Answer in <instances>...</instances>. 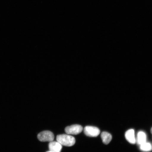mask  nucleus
I'll use <instances>...</instances> for the list:
<instances>
[{"mask_svg": "<svg viewBox=\"0 0 152 152\" xmlns=\"http://www.w3.org/2000/svg\"><path fill=\"white\" fill-rule=\"evenodd\" d=\"M56 140L62 145L66 147H72L75 145V137L67 134L58 135L57 136Z\"/></svg>", "mask_w": 152, "mask_h": 152, "instance_id": "f257e3e1", "label": "nucleus"}, {"mask_svg": "<svg viewBox=\"0 0 152 152\" xmlns=\"http://www.w3.org/2000/svg\"><path fill=\"white\" fill-rule=\"evenodd\" d=\"M37 138L40 141L42 142H52L54 139V134L49 131H45L39 133Z\"/></svg>", "mask_w": 152, "mask_h": 152, "instance_id": "f03ea898", "label": "nucleus"}, {"mask_svg": "<svg viewBox=\"0 0 152 152\" xmlns=\"http://www.w3.org/2000/svg\"><path fill=\"white\" fill-rule=\"evenodd\" d=\"M83 130V127L77 124L67 126L65 129V132L68 134L77 135L80 134Z\"/></svg>", "mask_w": 152, "mask_h": 152, "instance_id": "7ed1b4c3", "label": "nucleus"}, {"mask_svg": "<svg viewBox=\"0 0 152 152\" xmlns=\"http://www.w3.org/2000/svg\"><path fill=\"white\" fill-rule=\"evenodd\" d=\"M84 134L87 136L90 137H96L100 133V130L96 127L87 126L84 129Z\"/></svg>", "mask_w": 152, "mask_h": 152, "instance_id": "20e7f679", "label": "nucleus"}, {"mask_svg": "<svg viewBox=\"0 0 152 152\" xmlns=\"http://www.w3.org/2000/svg\"><path fill=\"white\" fill-rule=\"evenodd\" d=\"M62 148L61 144L57 141L50 142L49 144V151L53 152H61Z\"/></svg>", "mask_w": 152, "mask_h": 152, "instance_id": "39448f33", "label": "nucleus"}, {"mask_svg": "<svg viewBox=\"0 0 152 152\" xmlns=\"http://www.w3.org/2000/svg\"><path fill=\"white\" fill-rule=\"evenodd\" d=\"M125 137L127 141L132 144L135 143L136 140L135 137L134 131V129H129L125 134Z\"/></svg>", "mask_w": 152, "mask_h": 152, "instance_id": "423d86ee", "label": "nucleus"}, {"mask_svg": "<svg viewBox=\"0 0 152 152\" xmlns=\"http://www.w3.org/2000/svg\"><path fill=\"white\" fill-rule=\"evenodd\" d=\"M147 135L145 132L142 131H140L137 135V142L140 145L146 142Z\"/></svg>", "mask_w": 152, "mask_h": 152, "instance_id": "0eeeda50", "label": "nucleus"}, {"mask_svg": "<svg viewBox=\"0 0 152 152\" xmlns=\"http://www.w3.org/2000/svg\"><path fill=\"white\" fill-rule=\"evenodd\" d=\"M101 138L104 144H109L112 139V136L110 133L106 132H103L101 134Z\"/></svg>", "mask_w": 152, "mask_h": 152, "instance_id": "6e6552de", "label": "nucleus"}, {"mask_svg": "<svg viewBox=\"0 0 152 152\" xmlns=\"http://www.w3.org/2000/svg\"><path fill=\"white\" fill-rule=\"evenodd\" d=\"M140 149L142 151L149 152L151 151L152 146L150 142H145L140 145Z\"/></svg>", "mask_w": 152, "mask_h": 152, "instance_id": "1a4fd4ad", "label": "nucleus"}, {"mask_svg": "<svg viewBox=\"0 0 152 152\" xmlns=\"http://www.w3.org/2000/svg\"><path fill=\"white\" fill-rule=\"evenodd\" d=\"M151 134H152V127L151 129Z\"/></svg>", "mask_w": 152, "mask_h": 152, "instance_id": "9d476101", "label": "nucleus"}, {"mask_svg": "<svg viewBox=\"0 0 152 152\" xmlns=\"http://www.w3.org/2000/svg\"><path fill=\"white\" fill-rule=\"evenodd\" d=\"M52 152V151H47V152Z\"/></svg>", "mask_w": 152, "mask_h": 152, "instance_id": "9b49d317", "label": "nucleus"}]
</instances>
